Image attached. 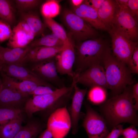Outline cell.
<instances>
[{"mask_svg": "<svg viewBox=\"0 0 138 138\" xmlns=\"http://www.w3.org/2000/svg\"><path fill=\"white\" fill-rule=\"evenodd\" d=\"M132 87L128 86L121 93L106 100L100 107L107 125L112 128L122 123L137 126L138 116L132 97Z\"/></svg>", "mask_w": 138, "mask_h": 138, "instance_id": "cell-1", "label": "cell"}, {"mask_svg": "<svg viewBox=\"0 0 138 138\" xmlns=\"http://www.w3.org/2000/svg\"><path fill=\"white\" fill-rule=\"evenodd\" d=\"M75 59L73 67L74 78L92 66L102 65L104 58L111 51L109 44L100 38L79 42L75 45Z\"/></svg>", "mask_w": 138, "mask_h": 138, "instance_id": "cell-2", "label": "cell"}, {"mask_svg": "<svg viewBox=\"0 0 138 138\" xmlns=\"http://www.w3.org/2000/svg\"><path fill=\"white\" fill-rule=\"evenodd\" d=\"M74 84L69 87L57 88L50 94L33 96L26 101L24 109L30 118L37 112L47 111L49 115L59 108L66 106L74 91Z\"/></svg>", "mask_w": 138, "mask_h": 138, "instance_id": "cell-3", "label": "cell"}, {"mask_svg": "<svg viewBox=\"0 0 138 138\" xmlns=\"http://www.w3.org/2000/svg\"><path fill=\"white\" fill-rule=\"evenodd\" d=\"M102 65L108 88L113 96L121 93L126 87L133 83L132 73L126 64L117 59L111 51L104 58Z\"/></svg>", "mask_w": 138, "mask_h": 138, "instance_id": "cell-4", "label": "cell"}, {"mask_svg": "<svg viewBox=\"0 0 138 138\" xmlns=\"http://www.w3.org/2000/svg\"><path fill=\"white\" fill-rule=\"evenodd\" d=\"M62 17L63 21L71 34L77 42L88 40L96 35L95 28L72 11L65 10Z\"/></svg>", "mask_w": 138, "mask_h": 138, "instance_id": "cell-5", "label": "cell"}, {"mask_svg": "<svg viewBox=\"0 0 138 138\" xmlns=\"http://www.w3.org/2000/svg\"><path fill=\"white\" fill-rule=\"evenodd\" d=\"M108 30L112 39L113 55L126 64L131 59L137 43L132 40L123 31L114 27Z\"/></svg>", "mask_w": 138, "mask_h": 138, "instance_id": "cell-6", "label": "cell"}, {"mask_svg": "<svg viewBox=\"0 0 138 138\" xmlns=\"http://www.w3.org/2000/svg\"><path fill=\"white\" fill-rule=\"evenodd\" d=\"M85 106L86 114L82 125L88 138H104L109 133L105 119L88 104L85 103Z\"/></svg>", "mask_w": 138, "mask_h": 138, "instance_id": "cell-7", "label": "cell"}, {"mask_svg": "<svg viewBox=\"0 0 138 138\" xmlns=\"http://www.w3.org/2000/svg\"><path fill=\"white\" fill-rule=\"evenodd\" d=\"M71 119L66 106L58 108L49 117L47 128L53 138H64L71 128Z\"/></svg>", "mask_w": 138, "mask_h": 138, "instance_id": "cell-8", "label": "cell"}, {"mask_svg": "<svg viewBox=\"0 0 138 138\" xmlns=\"http://www.w3.org/2000/svg\"><path fill=\"white\" fill-rule=\"evenodd\" d=\"M31 71L42 80L58 88L65 86L58 74L55 57L33 63Z\"/></svg>", "mask_w": 138, "mask_h": 138, "instance_id": "cell-9", "label": "cell"}, {"mask_svg": "<svg viewBox=\"0 0 138 138\" xmlns=\"http://www.w3.org/2000/svg\"><path fill=\"white\" fill-rule=\"evenodd\" d=\"M58 73L68 75L73 79L75 74L73 67L75 59V45L72 41L64 44L61 51L55 57Z\"/></svg>", "mask_w": 138, "mask_h": 138, "instance_id": "cell-10", "label": "cell"}, {"mask_svg": "<svg viewBox=\"0 0 138 138\" xmlns=\"http://www.w3.org/2000/svg\"><path fill=\"white\" fill-rule=\"evenodd\" d=\"M112 27L123 31L134 42L138 38L137 23L129 8L119 7Z\"/></svg>", "mask_w": 138, "mask_h": 138, "instance_id": "cell-11", "label": "cell"}, {"mask_svg": "<svg viewBox=\"0 0 138 138\" xmlns=\"http://www.w3.org/2000/svg\"><path fill=\"white\" fill-rule=\"evenodd\" d=\"M73 81L77 84H80L90 87L98 86L108 89L105 70L101 65L90 67L81 73Z\"/></svg>", "mask_w": 138, "mask_h": 138, "instance_id": "cell-12", "label": "cell"}, {"mask_svg": "<svg viewBox=\"0 0 138 138\" xmlns=\"http://www.w3.org/2000/svg\"><path fill=\"white\" fill-rule=\"evenodd\" d=\"M1 71L7 76L21 81L34 82L42 86H47L54 89L56 87L41 79L31 70L17 64L4 63Z\"/></svg>", "mask_w": 138, "mask_h": 138, "instance_id": "cell-13", "label": "cell"}, {"mask_svg": "<svg viewBox=\"0 0 138 138\" xmlns=\"http://www.w3.org/2000/svg\"><path fill=\"white\" fill-rule=\"evenodd\" d=\"M36 36L27 24L22 20L12 30L7 45L10 48H24L33 40Z\"/></svg>", "mask_w": 138, "mask_h": 138, "instance_id": "cell-14", "label": "cell"}, {"mask_svg": "<svg viewBox=\"0 0 138 138\" xmlns=\"http://www.w3.org/2000/svg\"><path fill=\"white\" fill-rule=\"evenodd\" d=\"M87 89H81L75 83L74 85L73 96L70 106L67 109L70 115L72 124V133L76 134L78 131V123L82 114L80 111Z\"/></svg>", "mask_w": 138, "mask_h": 138, "instance_id": "cell-15", "label": "cell"}, {"mask_svg": "<svg viewBox=\"0 0 138 138\" xmlns=\"http://www.w3.org/2000/svg\"><path fill=\"white\" fill-rule=\"evenodd\" d=\"M28 95L23 94L2 82L0 91V107H11L22 110Z\"/></svg>", "mask_w": 138, "mask_h": 138, "instance_id": "cell-16", "label": "cell"}, {"mask_svg": "<svg viewBox=\"0 0 138 138\" xmlns=\"http://www.w3.org/2000/svg\"><path fill=\"white\" fill-rule=\"evenodd\" d=\"M63 45L55 47L38 46L32 48L19 65L23 66L26 63H33L54 57L62 50Z\"/></svg>", "mask_w": 138, "mask_h": 138, "instance_id": "cell-17", "label": "cell"}, {"mask_svg": "<svg viewBox=\"0 0 138 138\" xmlns=\"http://www.w3.org/2000/svg\"><path fill=\"white\" fill-rule=\"evenodd\" d=\"M72 11L94 28L107 30L100 19L97 11L90 6L86 0L77 7H73Z\"/></svg>", "mask_w": 138, "mask_h": 138, "instance_id": "cell-18", "label": "cell"}, {"mask_svg": "<svg viewBox=\"0 0 138 138\" xmlns=\"http://www.w3.org/2000/svg\"><path fill=\"white\" fill-rule=\"evenodd\" d=\"M119 8L115 1L104 0L98 10V16L107 30L112 27Z\"/></svg>", "mask_w": 138, "mask_h": 138, "instance_id": "cell-19", "label": "cell"}, {"mask_svg": "<svg viewBox=\"0 0 138 138\" xmlns=\"http://www.w3.org/2000/svg\"><path fill=\"white\" fill-rule=\"evenodd\" d=\"M32 47L29 45L23 48H10L0 46V53L5 63L20 65Z\"/></svg>", "mask_w": 138, "mask_h": 138, "instance_id": "cell-20", "label": "cell"}, {"mask_svg": "<svg viewBox=\"0 0 138 138\" xmlns=\"http://www.w3.org/2000/svg\"><path fill=\"white\" fill-rule=\"evenodd\" d=\"M3 77L2 82L4 84L11 87L19 92L29 95L37 87L41 85L34 82L24 80L18 82L15 79L10 77L3 73H2Z\"/></svg>", "mask_w": 138, "mask_h": 138, "instance_id": "cell-21", "label": "cell"}, {"mask_svg": "<svg viewBox=\"0 0 138 138\" xmlns=\"http://www.w3.org/2000/svg\"><path fill=\"white\" fill-rule=\"evenodd\" d=\"M44 126L38 120H31L27 122L14 138H36L42 131Z\"/></svg>", "mask_w": 138, "mask_h": 138, "instance_id": "cell-22", "label": "cell"}, {"mask_svg": "<svg viewBox=\"0 0 138 138\" xmlns=\"http://www.w3.org/2000/svg\"><path fill=\"white\" fill-rule=\"evenodd\" d=\"M22 20L25 21L36 36L42 33L44 27L39 17L32 11L21 13Z\"/></svg>", "mask_w": 138, "mask_h": 138, "instance_id": "cell-23", "label": "cell"}, {"mask_svg": "<svg viewBox=\"0 0 138 138\" xmlns=\"http://www.w3.org/2000/svg\"><path fill=\"white\" fill-rule=\"evenodd\" d=\"M22 118L14 119L0 125V137L2 138H14L20 130Z\"/></svg>", "mask_w": 138, "mask_h": 138, "instance_id": "cell-24", "label": "cell"}, {"mask_svg": "<svg viewBox=\"0 0 138 138\" xmlns=\"http://www.w3.org/2000/svg\"><path fill=\"white\" fill-rule=\"evenodd\" d=\"M45 24L54 34L64 43L72 41L63 27L53 18L43 17Z\"/></svg>", "mask_w": 138, "mask_h": 138, "instance_id": "cell-25", "label": "cell"}, {"mask_svg": "<svg viewBox=\"0 0 138 138\" xmlns=\"http://www.w3.org/2000/svg\"><path fill=\"white\" fill-rule=\"evenodd\" d=\"M63 42L53 33L32 41L28 45L32 48L38 46L55 47L62 46Z\"/></svg>", "mask_w": 138, "mask_h": 138, "instance_id": "cell-26", "label": "cell"}, {"mask_svg": "<svg viewBox=\"0 0 138 138\" xmlns=\"http://www.w3.org/2000/svg\"><path fill=\"white\" fill-rule=\"evenodd\" d=\"M87 96L88 100L95 105L102 104L106 100L107 97L106 89L99 86L90 87Z\"/></svg>", "mask_w": 138, "mask_h": 138, "instance_id": "cell-27", "label": "cell"}, {"mask_svg": "<svg viewBox=\"0 0 138 138\" xmlns=\"http://www.w3.org/2000/svg\"><path fill=\"white\" fill-rule=\"evenodd\" d=\"M60 10L59 1L49 0L43 4L41 11L43 17L53 18L59 14Z\"/></svg>", "mask_w": 138, "mask_h": 138, "instance_id": "cell-28", "label": "cell"}, {"mask_svg": "<svg viewBox=\"0 0 138 138\" xmlns=\"http://www.w3.org/2000/svg\"><path fill=\"white\" fill-rule=\"evenodd\" d=\"M0 19L10 26L15 21V17L11 3L7 0H0Z\"/></svg>", "mask_w": 138, "mask_h": 138, "instance_id": "cell-29", "label": "cell"}, {"mask_svg": "<svg viewBox=\"0 0 138 138\" xmlns=\"http://www.w3.org/2000/svg\"><path fill=\"white\" fill-rule=\"evenodd\" d=\"M22 110L14 108L0 107V125L14 119L22 118Z\"/></svg>", "mask_w": 138, "mask_h": 138, "instance_id": "cell-30", "label": "cell"}, {"mask_svg": "<svg viewBox=\"0 0 138 138\" xmlns=\"http://www.w3.org/2000/svg\"><path fill=\"white\" fill-rule=\"evenodd\" d=\"M42 1L39 0H16V7L21 13L31 11L37 7Z\"/></svg>", "mask_w": 138, "mask_h": 138, "instance_id": "cell-31", "label": "cell"}, {"mask_svg": "<svg viewBox=\"0 0 138 138\" xmlns=\"http://www.w3.org/2000/svg\"><path fill=\"white\" fill-rule=\"evenodd\" d=\"M12 33L10 25L0 19V42L9 40Z\"/></svg>", "mask_w": 138, "mask_h": 138, "instance_id": "cell-32", "label": "cell"}, {"mask_svg": "<svg viewBox=\"0 0 138 138\" xmlns=\"http://www.w3.org/2000/svg\"><path fill=\"white\" fill-rule=\"evenodd\" d=\"M127 65L132 73H138V47L136 46L134 50L132 57Z\"/></svg>", "mask_w": 138, "mask_h": 138, "instance_id": "cell-33", "label": "cell"}, {"mask_svg": "<svg viewBox=\"0 0 138 138\" xmlns=\"http://www.w3.org/2000/svg\"><path fill=\"white\" fill-rule=\"evenodd\" d=\"M55 89L51 87L45 86H39L29 94L33 96L43 95L53 93Z\"/></svg>", "mask_w": 138, "mask_h": 138, "instance_id": "cell-34", "label": "cell"}, {"mask_svg": "<svg viewBox=\"0 0 138 138\" xmlns=\"http://www.w3.org/2000/svg\"><path fill=\"white\" fill-rule=\"evenodd\" d=\"M121 135L124 138H138V131L135 126L132 124L129 127L123 129Z\"/></svg>", "mask_w": 138, "mask_h": 138, "instance_id": "cell-35", "label": "cell"}, {"mask_svg": "<svg viewBox=\"0 0 138 138\" xmlns=\"http://www.w3.org/2000/svg\"><path fill=\"white\" fill-rule=\"evenodd\" d=\"M123 126L120 124L113 127L111 131L104 138H118L121 135Z\"/></svg>", "mask_w": 138, "mask_h": 138, "instance_id": "cell-36", "label": "cell"}, {"mask_svg": "<svg viewBox=\"0 0 138 138\" xmlns=\"http://www.w3.org/2000/svg\"><path fill=\"white\" fill-rule=\"evenodd\" d=\"M128 7L133 16L138 17V0H128Z\"/></svg>", "mask_w": 138, "mask_h": 138, "instance_id": "cell-37", "label": "cell"}, {"mask_svg": "<svg viewBox=\"0 0 138 138\" xmlns=\"http://www.w3.org/2000/svg\"><path fill=\"white\" fill-rule=\"evenodd\" d=\"M132 97L134 99L135 103V108L137 110L138 109V83H137L132 87Z\"/></svg>", "mask_w": 138, "mask_h": 138, "instance_id": "cell-38", "label": "cell"}, {"mask_svg": "<svg viewBox=\"0 0 138 138\" xmlns=\"http://www.w3.org/2000/svg\"><path fill=\"white\" fill-rule=\"evenodd\" d=\"M88 3L97 11L104 0H86Z\"/></svg>", "mask_w": 138, "mask_h": 138, "instance_id": "cell-39", "label": "cell"}, {"mask_svg": "<svg viewBox=\"0 0 138 138\" xmlns=\"http://www.w3.org/2000/svg\"><path fill=\"white\" fill-rule=\"evenodd\" d=\"M38 138H53L52 134L47 128L40 134Z\"/></svg>", "mask_w": 138, "mask_h": 138, "instance_id": "cell-40", "label": "cell"}, {"mask_svg": "<svg viewBox=\"0 0 138 138\" xmlns=\"http://www.w3.org/2000/svg\"><path fill=\"white\" fill-rule=\"evenodd\" d=\"M119 7L122 8H129L128 7V0H115Z\"/></svg>", "mask_w": 138, "mask_h": 138, "instance_id": "cell-41", "label": "cell"}, {"mask_svg": "<svg viewBox=\"0 0 138 138\" xmlns=\"http://www.w3.org/2000/svg\"><path fill=\"white\" fill-rule=\"evenodd\" d=\"M83 0H72L70 1L73 7H77L81 5L83 2Z\"/></svg>", "mask_w": 138, "mask_h": 138, "instance_id": "cell-42", "label": "cell"}, {"mask_svg": "<svg viewBox=\"0 0 138 138\" xmlns=\"http://www.w3.org/2000/svg\"><path fill=\"white\" fill-rule=\"evenodd\" d=\"M0 62H2L4 63H5V61H4V60L3 59V58L1 54L0 53Z\"/></svg>", "mask_w": 138, "mask_h": 138, "instance_id": "cell-43", "label": "cell"}, {"mask_svg": "<svg viewBox=\"0 0 138 138\" xmlns=\"http://www.w3.org/2000/svg\"><path fill=\"white\" fill-rule=\"evenodd\" d=\"M4 63L0 62V71H1Z\"/></svg>", "mask_w": 138, "mask_h": 138, "instance_id": "cell-44", "label": "cell"}, {"mask_svg": "<svg viewBox=\"0 0 138 138\" xmlns=\"http://www.w3.org/2000/svg\"><path fill=\"white\" fill-rule=\"evenodd\" d=\"M2 85V81L0 79V91Z\"/></svg>", "mask_w": 138, "mask_h": 138, "instance_id": "cell-45", "label": "cell"}, {"mask_svg": "<svg viewBox=\"0 0 138 138\" xmlns=\"http://www.w3.org/2000/svg\"><path fill=\"white\" fill-rule=\"evenodd\" d=\"M0 138H2V137H0Z\"/></svg>", "mask_w": 138, "mask_h": 138, "instance_id": "cell-46", "label": "cell"}]
</instances>
